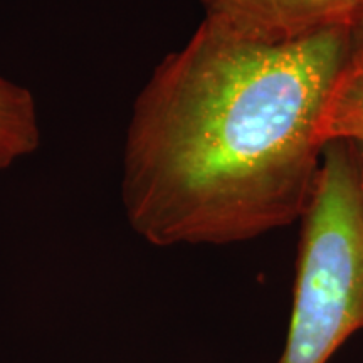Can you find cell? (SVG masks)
<instances>
[{
  "instance_id": "1",
  "label": "cell",
  "mask_w": 363,
  "mask_h": 363,
  "mask_svg": "<svg viewBox=\"0 0 363 363\" xmlns=\"http://www.w3.org/2000/svg\"><path fill=\"white\" fill-rule=\"evenodd\" d=\"M353 54L350 27L262 44L202 21L133 103L121 180L131 229L157 247L225 246L301 219Z\"/></svg>"
},
{
  "instance_id": "5",
  "label": "cell",
  "mask_w": 363,
  "mask_h": 363,
  "mask_svg": "<svg viewBox=\"0 0 363 363\" xmlns=\"http://www.w3.org/2000/svg\"><path fill=\"white\" fill-rule=\"evenodd\" d=\"M330 140H350L363 147V56L357 49L326 106L323 142Z\"/></svg>"
},
{
  "instance_id": "2",
  "label": "cell",
  "mask_w": 363,
  "mask_h": 363,
  "mask_svg": "<svg viewBox=\"0 0 363 363\" xmlns=\"http://www.w3.org/2000/svg\"><path fill=\"white\" fill-rule=\"evenodd\" d=\"M363 330V233L320 227L299 238L291 318L278 363H328Z\"/></svg>"
},
{
  "instance_id": "4",
  "label": "cell",
  "mask_w": 363,
  "mask_h": 363,
  "mask_svg": "<svg viewBox=\"0 0 363 363\" xmlns=\"http://www.w3.org/2000/svg\"><path fill=\"white\" fill-rule=\"evenodd\" d=\"M39 145V113L33 93L0 78V172L33 155Z\"/></svg>"
},
{
  "instance_id": "6",
  "label": "cell",
  "mask_w": 363,
  "mask_h": 363,
  "mask_svg": "<svg viewBox=\"0 0 363 363\" xmlns=\"http://www.w3.org/2000/svg\"><path fill=\"white\" fill-rule=\"evenodd\" d=\"M350 33L353 44H355V49L363 56V12L352 22Z\"/></svg>"
},
{
  "instance_id": "3",
  "label": "cell",
  "mask_w": 363,
  "mask_h": 363,
  "mask_svg": "<svg viewBox=\"0 0 363 363\" xmlns=\"http://www.w3.org/2000/svg\"><path fill=\"white\" fill-rule=\"evenodd\" d=\"M203 21L239 39L293 43L335 27H350L363 0H201Z\"/></svg>"
}]
</instances>
